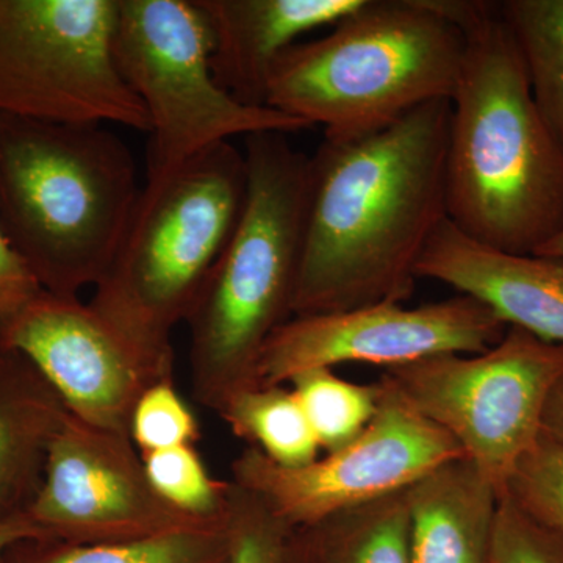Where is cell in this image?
Masks as SVG:
<instances>
[{"label":"cell","instance_id":"cell-1","mask_svg":"<svg viewBox=\"0 0 563 563\" xmlns=\"http://www.w3.org/2000/svg\"><path fill=\"white\" fill-rule=\"evenodd\" d=\"M450 122L442 99L377 132L324 136L310 157L292 317L410 298L422 251L448 218Z\"/></svg>","mask_w":563,"mask_h":563},{"label":"cell","instance_id":"cell-2","mask_svg":"<svg viewBox=\"0 0 563 563\" xmlns=\"http://www.w3.org/2000/svg\"><path fill=\"white\" fill-rule=\"evenodd\" d=\"M440 2L466 40L451 99L448 220L484 246L536 254L563 229V150L499 2Z\"/></svg>","mask_w":563,"mask_h":563},{"label":"cell","instance_id":"cell-3","mask_svg":"<svg viewBox=\"0 0 563 563\" xmlns=\"http://www.w3.org/2000/svg\"><path fill=\"white\" fill-rule=\"evenodd\" d=\"M140 191L131 150L102 124L0 113V228L41 290L95 288Z\"/></svg>","mask_w":563,"mask_h":563},{"label":"cell","instance_id":"cell-4","mask_svg":"<svg viewBox=\"0 0 563 563\" xmlns=\"http://www.w3.org/2000/svg\"><path fill=\"white\" fill-rule=\"evenodd\" d=\"M243 154L242 220L185 320L192 395L217 415L236 393L258 387L263 347L292 318L306 236L309 155L282 132L247 135Z\"/></svg>","mask_w":563,"mask_h":563},{"label":"cell","instance_id":"cell-5","mask_svg":"<svg viewBox=\"0 0 563 563\" xmlns=\"http://www.w3.org/2000/svg\"><path fill=\"white\" fill-rule=\"evenodd\" d=\"M333 25L282 55L266 106L352 139L453 99L466 40L440 0H363Z\"/></svg>","mask_w":563,"mask_h":563},{"label":"cell","instance_id":"cell-6","mask_svg":"<svg viewBox=\"0 0 563 563\" xmlns=\"http://www.w3.org/2000/svg\"><path fill=\"white\" fill-rule=\"evenodd\" d=\"M243 151L231 141L147 179L90 306L129 342L174 361L172 335L187 320L242 220Z\"/></svg>","mask_w":563,"mask_h":563},{"label":"cell","instance_id":"cell-7","mask_svg":"<svg viewBox=\"0 0 563 563\" xmlns=\"http://www.w3.org/2000/svg\"><path fill=\"white\" fill-rule=\"evenodd\" d=\"M114 58L150 118L147 179L236 135L310 129L272 107H247L211 73L209 24L196 0H118Z\"/></svg>","mask_w":563,"mask_h":563},{"label":"cell","instance_id":"cell-8","mask_svg":"<svg viewBox=\"0 0 563 563\" xmlns=\"http://www.w3.org/2000/svg\"><path fill=\"white\" fill-rule=\"evenodd\" d=\"M118 0H0V113L150 133L114 58Z\"/></svg>","mask_w":563,"mask_h":563},{"label":"cell","instance_id":"cell-9","mask_svg":"<svg viewBox=\"0 0 563 563\" xmlns=\"http://www.w3.org/2000/svg\"><path fill=\"white\" fill-rule=\"evenodd\" d=\"M384 374L503 492L542 433L544 407L563 376V344L509 328L481 354L431 355Z\"/></svg>","mask_w":563,"mask_h":563},{"label":"cell","instance_id":"cell-10","mask_svg":"<svg viewBox=\"0 0 563 563\" xmlns=\"http://www.w3.org/2000/svg\"><path fill=\"white\" fill-rule=\"evenodd\" d=\"M372 422L350 443L309 465L287 468L247 446L232 483L254 493L295 531L332 515L407 490L421 476L463 457L457 442L407 401L385 374Z\"/></svg>","mask_w":563,"mask_h":563},{"label":"cell","instance_id":"cell-11","mask_svg":"<svg viewBox=\"0 0 563 563\" xmlns=\"http://www.w3.org/2000/svg\"><path fill=\"white\" fill-rule=\"evenodd\" d=\"M25 514L44 539L70 544L139 542L225 520L180 512L152 487L131 437L70 413L52 442L43 484Z\"/></svg>","mask_w":563,"mask_h":563},{"label":"cell","instance_id":"cell-12","mask_svg":"<svg viewBox=\"0 0 563 563\" xmlns=\"http://www.w3.org/2000/svg\"><path fill=\"white\" fill-rule=\"evenodd\" d=\"M507 329L487 306L466 295L412 309L380 302L292 317L263 347L255 379L272 387L307 369H332L342 363L388 369L431 355L481 354L501 342Z\"/></svg>","mask_w":563,"mask_h":563},{"label":"cell","instance_id":"cell-13","mask_svg":"<svg viewBox=\"0 0 563 563\" xmlns=\"http://www.w3.org/2000/svg\"><path fill=\"white\" fill-rule=\"evenodd\" d=\"M0 347L25 355L77 420L124 437L141 395L176 373L174 361L141 351L90 302L44 290L0 328Z\"/></svg>","mask_w":563,"mask_h":563},{"label":"cell","instance_id":"cell-14","mask_svg":"<svg viewBox=\"0 0 563 563\" xmlns=\"http://www.w3.org/2000/svg\"><path fill=\"white\" fill-rule=\"evenodd\" d=\"M417 277L472 296L509 328L563 344V258L493 250L446 218L426 244Z\"/></svg>","mask_w":563,"mask_h":563},{"label":"cell","instance_id":"cell-15","mask_svg":"<svg viewBox=\"0 0 563 563\" xmlns=\"http://www.w3.org/2000/svg\"><path fill=\"white\" fill-rule=\"evenodd\" d=\"M363 0H196L209 24L214 80L247 107H268L274 66L299 36L336 24Z\"/></svg>","mask_w":563,"mask_h":563},{"label":"cell","instance_id":"cell-16","mask_svg":"<svg viewBox=\"0 0 563 563\" xmlns=\"http://www.w3.org/2000/svg\"><path fill=\"white\" fill-rule=\"evenodd\" d=\"M501 493L465 455L421 476L407 488L412 563H485Z\"/></svg>","mask_w":563,"mask_h":563},{"label":"cell","instance_id":"cell-17","mask_svg":"<svg viewBox=\"0 0 563 563\" xmlns=\"http://www.w3.org/2000/svg\"><path fill=\"white\" fill-rule=\"evenodd\" d=\"M68 415L25 355L0 347V520L27 512Z\"/></svg>","mask_w":563,"mask_h":563},{"label":"cell","instance_id":"cell-18","mask_svg":"<svg viewBox=\"0 0 563 563\" xmlns=\"http://www.w3.org/2000/svg\"><path fill=\"white\" fill-rule=\"evenodd\" d=\"M313 563H412L407 490L296 531Z\"/></svg>","mask_w":563,"mask_h":563},{"label":"cell","instance_id":"cell-19","mask_svg":"<svg viewBox=\"0 0 563 563\" xmlns=\"http://www.w3.org/2000/svg\"><path fill=\"white\" fill-rule=\"evenodd\" d=\"M229 514V512H228ZM228 517L220 523L128 543L70 544L22 540L0 563H229Z\"/></svg>","mask_w":563,"mask_h":563},{"label":"cell","instance_id":"cell-20","mask_svg":"<svg viewBox=\"0 0 563 563\" xmlns=\"http://www.w3.org/2000/svg\"><path fill=\"white\" fill-rule=\"evenodd\" d=\"M233 435L287 468L320 457V443L301 404L285 385L246 388L232 396L218 413Z\"/></svg>","mask_w":563,"mask_h":563},{"label":"cell","instance_id":"cell-21","mask_svg":"<svg viewBox=\"0 0 563 563\" xmlns=\"http://www.w3.org/2000/svg\"><path fill=\"white\" fill-rule=\"evenodd\" d=\"M520 47L537 109L563 150V0L499 2Z\"/></svg>","mask_w":563,"mask_h":563},{"label":"cell","instance_id":"cell-22","mask_svg":"<svg viewBox=\"0 0 563 563\" xmlns=\"http://www.w3.org/2000/svg\"><path fill=\"white\" fill-rule=\"evenodd\" d=\"M288 384L325 453L354 440L372 422L379 404V380L355 384L331 368L307 369Z\"/></svg>","mask_w":563,"mask_h":563},{"label":"cell","instance_id":"cell-23","mask_svg":"<svg viewBox=\"0 0 563 563\" xmlns=\"http://www.w3.org/2000/svg\"><path fill=\"white\" fill-rule=\"evenodd\" d=\"M152 487L166 503L199 520L228 517L231 481L211 476L196 446L141 455Z\"/></svg>","mask_w":563,"mask_h":563},{"label":"cell","instance_id":"cell-24","mask_svg":"<svg viewBox=\"0 0 563 563\" xmlns=\"http://www.w3.org/2000/svg\"><path fill=\"white\" fill-rule=\"evenodd\" d=\"M228 526L229 563H290L295 529L277 518L258 496L232 481Z\"/></svg>","mask_w":563,"mask_h":563},{"label":"cell","instance_id":"cell-25","mask_svg":"<svg viewBox=\"0 0 563 563\" xmlns=\"http://www.w3.org/2000/svg\"><path fill=\"white\" fill-rule=\"evenodd\" d=\"M503 492L537 521L563 533V444L540 433Z\"/></svg>","mask_w":563,"mask_h":563},{"label":"cell","instance_id":"cell-26","mask_svg":"<svg viewBox=\"0 0 563 563\" xmlns=\"http://www.w3.org/2000/svg\"><path fill=\"white\" fill-rule=\"evenodd\" d=\"M131 439L141 455L169 448L195 446L201 428L174 380L152 385L141 395L131 422Z\"/></svg>","mask_w":563,"mask_h":563},{"label":"cell","instance_id":"cell-27","mask_svg":"<svg viewBox=\"0 0 563 563\" xmlns=\"http://www.w3.org/2000/svg\"><path fill=\"white\" fill-rule=\"evenodd\" d=\"M485 563H563V533L537 521L503 492Z\"/></svg>","mask_w":563,"mask_h":563},{"label":"cell","instance_id":"cell-28","mask_svg":"<svg viewBox=\"0 0 563 563\" xmlns=\"http://www.w3.org/2000/svg\"><path fill=\"white\" fill-rule=\"evenodd\" d=\"M41 287L0 228V328L38 295Z\"/></svg>","mask_w":563,"mask_h":563},{"label":"cell","instance_id":"cell-29","mask_svg":"<svg viewBox=\"0 0 563 563\" xmlns=\"http://www.w3.org/2000/svg\"><path fill=\"white\" fill-rule=\"evenodd\" d=\"M22 540H46L40 529L33 525L27 514L14 515V517L0 520V559L13 544Z\"/></svg>","mask_w":563,"mask_h":563},{"label":"cell","instance_id":"cell-30","mask_svg":"<svg viewBox=\"0 0 563 563\" xmlns=\"http://www.w3.org/2000/svg\"><path fill=\"white\" fill-rule=\"evenodd\" d=\"M542 432L563 444V376L554 385L544 407Z\"/></svg>","mask_w":563,"mask_h":563},{"label":"cell","instance_id":"cell-31","mask_svg":"<svg viewBox=\"0 0 563 563\" xmlns=\"http://www.w3.org/2000/svg\"><path fill=\"white\" fill-rule=\"evenodd\" d=\"M536 255H547V257L563 258V229L551 242L544 244L536 252Z\"/></svg>","mask_w":563,"mask_h":563},{"label":"cell","instance_id":"cell-32","mask_svg":"<svg viewBox=\"0 0 563 563\" xmlns=\"http://www.w3.org/2000/svg\"><path fill=\"white\" fill-rule=\"evenodd\" d=\"M290 563H313L310 554L307 553L306 548L299 540L298 533L295 531V537H292V550H291V561Z\"/></svg>","mask_w":563,"mask_h":563}]
</instances>
